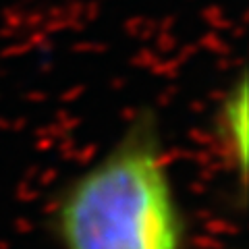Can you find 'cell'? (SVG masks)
Returning <instances> with one entry per match:
<instances>
[{
    "label": "cell",
    "instance_id": "6da1fadb",
    "mask_svg": "<svg viewBox=\"0 0 249 249\" xmlns=\"http://www.w3.org/2000/svg\"><path fill=\"white\" fill-rule=\"evenodd\" d=\"M52 227L62 249H185V220L154 116H137L65 187Z\"/></svg>",
    "mask_w": 249,
    "mask_h": 249
},
{
    "label": "cell",
    "instance_id": "7a4b0ae2",
    "mask_svg": "<svg viewBox=\"0 0 249 249\" xmlns=\"http://www.w3.org/2000/svg\"><path fill=\"white\" fill-rule=\"evenodd\" d=\"M249 96L247 77L241 75L239 81L227 91L218 108V137L222 150L227 152L231 166L239 173L241 185L247 178V142H249Z\"/></svg>",
    "mask_w": 249,
    "mask_h": 249
}]
</instances>
